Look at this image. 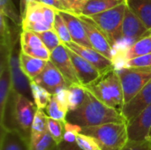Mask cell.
<instances>
[{
    "mask_svg": "<svg viewBox=\"0 0 151 150\" xmlns=\"http://www.w3.org/2000/svg\"><path fill=\"white\" fill-rule=\"evenodd\" d=\"M68 51L79 81L83 87H88L101 78L102 74L94 65H92L90 63H88L87 60H85L73 50L68 49Z\"/></svg>",
    "mask_w": 151,
    "mask_h": 150,
    "instance_id": "2e32d148",
    "label": "cell"
},
{
    "mask_svg": "<svg viewBox=\"0 0 151 150\" xmlns=\"http://www.w3.org/2000/svg\"><path fill=\"white\" fill-rule=\"evenodd\" d=\"M85 88L105 105L121 112L125 99L121 80L116 69L102 75L98 80Z\"/></svg>",
    "mask_w": 151,
    "mask_h": 150,
    "instance_id": "7a4b0ae2",
    "label": "cell"
},
{
    "mask_svg": "<svg viewBox=\"0 0 151 150\" xmlns=\"http://www.w3.org/2000/svg\"><path fill=\"white\" fill-rule=\"evenodd\" d=\"M29 140L19 130L10 128L1 131L0 150H28Z\"/></svg>",
    "mask_w": 151,
    "mask_h": 150,
    "instance_id": "d6986e66",
    "label": "cell"
},
{
    "mask_svg": "<svg viewBox=\"0 0 151 150\" xmlns=\"http://www.w3.org/2000/svg\"><path fill=\"white\" fill-rule=\"evenodd\" d=\"M51 150H58V146L54 147V148H53V149H51Z\"/></svg>",
    "mask_w": 151,
    "mask_h": 150,
    "instance_id": "ee69618b",
    "label": "cell"
},
{
    "mask_svg": "<svg viewBox=\"0 0 151 150\" xmlns=\"http://www.w3.org/2000/svg\"><path fill=\"white\" fill-rule=\"evenodd\" d=\"M53 30L56 32V34H58V36L59 37V39L63 44H66V43H69L72 42V37L70 35L67 26L58 11H57L56 16H55Z\"/></svg>",
    "mask_w": 151,
    "mask_h": 150,
    "instance_id": "4dcf8cb0",
    "label": "cell"
},
{
    "mask_svg": "<svg viewBox=\"0 0 151 150\" xmlns=\"http://www.w3.org/2000/svg\"><path fill=\"white\" fill-rule=\"evenodd\" d=\"M55 95L57 96L58 101L62 105V107L69 111V103H68V88H63L58 91Z\"/></svg>",
    "mask_w": 151,
    "mask_h": 150,
    "instance_id": "ab89813d",
    "label": "cell"
},
{
    "mask_svg": "<svg viewBox=\"0 0 151 150\" xmlns=\"http://www.w3.org/2000/svg\"><path fill=\"white\" fill-rule=\"evenodd\" d=\"M125 2L126 0H88L81 16L90 17L98 13H102Z\"/></svg>",
    "mask_w": 151,
    "mask_h": 150,
    "instance_id": "603a6c76",
    "label": "cell"
},
{
    "mask_svg": "<svg viewBox=\"0 0 151 150\" xmlns=\"http://www.w3.org/2000/svg\"><path fill=\"white\" fill-rule=\"evenodd\" d=\"M81 133V127L65 122V133H64V141L68 143H76V138L79 133Z\"/></svg>",
    "mask_w": 151,
    "mask_h": 150,
    "instance_id": "8d00e7d4",
    "label": "cell"
},
{
    "mask_svg": "<svg viewBox=\"0 0 151 150\" xmlns=\"http://www.w3.org/2000/svg\"><path fill=\"white\" fill-rule=\"evenodd\" d=\"M50 61L58 68L68 83L81 84L70 57L68 49L65 44H60L52 52H50Z\"/></svg>",
    "mask_w": 151,
    "mask_h": 150,
    "instance_id": "5bb4252c",
    "label": "cell"
},
{
    "mask_svg": "<svg viewBox=\"0 0 151 150\" xmlns=\"http://www.w3.org/2000/svg\"><path fill=\"white\" fill-rule=\"evenodd\" d=\"M79 18L81 19L84 25L91 47L107 58L115 62L114 48L111 46L105 34L88 18L84 16H79Z\"/></svg>",
    "mask_w": 151,
    "mask_h": 150,
    "instance_id": "9c48e42d",
    "label": "cell"
},
{
    "mask_svg": "<svg viewBox=\"0 0 151 150\" xmlns=\"http://www.w3.org/2000/svg\"><path fill=\"white\" fill-rule=\"evenodd\" d=\"M65 122L66 121H59L50 118H48L47 119V131L57 145L60 144L64 141Z\"/></svg>",
    "mask_w": 151,
    "mask_h": 150,
    "instance_id": "f1b7e54d",
    "label": "cell"
},
{
    "mask_svg": "<svg viewBox=\"0 0 151 150\" xmlns=\"http://www.w3.org/2000/svg\"><path fill=\"white\" fill-rule=\"evenodd\" d=\"M45 111H46L45 113L48 116V118L59 121H66V116L68 111L62 107V105L59 103L55 95H52V97L48 106L46 107Z\"/></svg>",
    "mask_w": 151,
    "mask_h": 150,
    "instance_id": "83f0119b",
    "label": "cell"
},
{
    "mask_svg": "<svg viewBox=\"0 0 151 150\" xmlns=\"http://www.w3.org/2000/svg\"><path fill=\"white\" fill-rule=\"evenodd\" d=\"M126 4L151 32V0H126Z\"/></svg>",
    "mask_w": 151,
    "mask_h": 150,
    "instance_id": "44dd1931",
    "label": "cell"
},
{
    "mask_svg": "<svg viewBox=\"0 0 151 150\" xmlns=\"http://www.w3.org/2000/svg\"><path fill=\"white\" fill-rule=\"evenodd\" d=\"M30 2H40V0H20L19 1V13L21 15V17L23 16L27 5L30 3Z\"/></svg>",
    "mask_w": 151,
    "mask_h": 150,
    "instance_id": "7bdbcfd3",
    "label": "cell"
},
{
    "mask_svg": "<svg viewBox=\"0 0 151 150\" xmlns=\"http://www.w3.org/2000/svg\"><path fill=\"white\" fill-rule=\"evenodd\" d=\"M12 93V79L9 68L8 56L1 53L0 62V128L1 131L6 130L5 116L9 102V96Z\"/></svg>",
    "mask_w": 151,
    "mask_h": 150,
    "instance_id": "8fae6325",
    "label": "cell"
},
{
    "mask_svg": "<svg viewBox=\"0 0 151 150\" xmlns=\"http://www.w3.org/2000/svg\"><path fill=\"white\" fill-rule=\"evenodd\" d=\"M32 81H35L51 95H55L58 91L63 88H68L70 83H68L58 68L49 60L43 71L35 77Z\"/></svg>",
    "mask_w": 151,
    "mask_h": 150,
    "instance_id": "7c38bea8",
    "label": "cell"
},
{
    "mask_svg": "<svg viewBox=\"0 0 151 150\" xmlns=\"http://www.w3.org/2000/svg\"><path fill=\"white\" fill-rule=\"evenodd\" d=\"M151 53V34L138 40L132 45L126 48L123 51L122 58L124 61L134 59Z\"/></svg>",
    "mask_w": 151,
    "mask_h": 150,
    "instance_id": "7402d4cb",
    "label": "cell"
},
{
    "mask_svg": "<svg viewBox=\"0 0 151 150\" xmlns=\"http://www.w3.org/2000/svg\"><path fill=\"white\" fill-rule=\"evenodd\" d=\"M122 150H151V141H129Z\"/></svg>",
    "mask_w": 151,
    "mask_h": 150,
    "instance_id": "f35d334b",
    "label": "cell"
},
{
    "mask_svg": "<svg viewBox=\"0 0 151 150\" xmlns=\"http://www.w3.org/2000/svg\"><path fill=\"white\" fill-rule=\"evenodd\" d=\"M150 140H151V133H150Z\"/></svg>",
    "mask_w": 151,
    "mask_h": 150,
    "instance_id": "f6af8a7d",
    "label": "cell"
},
{
    "mask_svg": "<svg viewBox=\"0 0 151 150\" xmlns=\"http://www.w3.org/2000/svg\"><path fill=\"white\" fill-rule=\"evenodd\" d=\"M88 0H61L65 12H69L77 17L82 14L83 8Z\"/></svg>",
    "mask_w": 151,
    "mask_h": 150,
    "instance_id": "836d02e7",
    "label": "cell"
},
{
    "mask_svg": "<svg viewBox=\"0 0 151 150\" xmlns=\"http://www.w3.org/2000/svg\"><path fill=\"white\" fill-rule=\"evenodd\" d=\"M47 62L48 61L32 57L25 54L21 50L19 52L20 68L30 80H33L43 71L47 65Z\"/></svg>",
    "mask_w": 151,
    "mask_h": 150,
    "instance_id": "ffe728a7",
    "label": "cell"
},
{
    "mask_svg": "<svg viewBox=\"0 0 151 150\" xmlns=\"http://www.w3.org/2000/svg\"><path fill=\"white\" fill-rule=\"evenodd\" d=\"M35 34L39 36L43 45L47 48V50L50 52H52L56 48H58L60 44H62L59 37L58 36V34L53 29L42 33H35Z\"/></svg>",
    "mask_w": 151,
    "mask_h": 150,
    "instance_id": "1f68e13d",
    "label": "cell"
},
{
    "mask_svg": "<svg viewBox=\"0 0 151 150\" xmlns=\"http://www.w3.org/2000/svg\"><path fill=\"white\" fill-rule=\"evenodd\" d=\"M31 87V93L33 97V102L35 104L37 110H44L48 106L52 95L47 91L45 88L35 83V81L30 82Z\"/></svg>",
    "mask_w": 151,
    "mask_h": 150,
    "instance_id": "cb8c5ba5",
    "label": "cell"
},
{
    "mask_svg": "<svg viewBox=\"0 0 151 150\" xmlns=\"http://www.w3.org/2000/svg\"><path fill=\"white\" fill-rule=\"evenodd\" d=\"M58 12L62 16L63 19L65 20L70 35L72 37V42L81 46L92 48L81 19L79 17L71 14L69 12H65V11H58Z\"/></svg>",
    "mask_w": 151,
    "mask_h": 150,
    "instance_id": "ac0fdd59",
    "label": "cell"
},
{
    "mask_svg": "<svg viewBox=\"0 0 151 150\" xmlns=\"http://www.w3.org/2000/svg\"><path fill=\"white\" fill-rule=\"evenodd\" d=\"M58 150H82L81 149L76 143H68L65 141H62L58 145Z\"/></svg>",
    "mask_w": 151,
    "mask_h": 150,
    "instance_id": "b9f144b4",
    "label": "cell"
},
{
    "mask_svg": "<svg viewBox=\"0 0 151 150\" xmlns=\"http://www.w3.org/2000/svg\"><path fill=\"white\" fill-rule=\"evenodd\" d=\"M87 89L81 84H71L68 88L69 111L78 109L83 103Z\"/></svg>",
    "mask_w": 151,
    "mask_h": 150,
    "instance_id": "d4e9b609",
    "label": "cell"
},
{
    "mask_svg": "<svg viewBox=\"0 0 151 150\" xmlns=\"http://www.w3.org/2000/svg\"><path fill=\"white\" fill-rule=\"evenodd\" d=\"M47 119L48 116L43 110H36L31 127L29 139L40 137L47 132Z\"/></svg>",
    "mask_w": 151,
    "mask_h": 150,
    "instance_id": "484cf974",
    "label": "cell"
},
{
    "mask_svg": "<svg viewBox=\"0 0 151 150\" xmlns=\"http://www.w3.org/2000/svg\"><path fill=\"white\" fill-rule=\"evenodd\" d=\"M151 32L127 7L125 11L121 28V40L134 43L138 40L150 34Z\"/></svg>",
    "mask_w": 151,
    "mask_h": 150,
    "instance_id": "9a60e30c",
    "label": "cell"
},
{
    "mask_svg": "<svg viewBox=\"0 0 151 150\" xmlns=\"http://www.w3.org/2000/svg\"><path fill=\"white\" fill-rule=\"evenodd\" d=\"M57 11L41 2H30L22 16L21 30L42 33L53 29Z\"/></svg>",
    "mask_w": 151,
    "mask_h": 150,
    "instance_id": "277c9868",
    "label": "cell"
},
{
    "mask_svg": "<svg viewBox=\"0 0 151 150\" xmlns=\"http://www.w3.org/2000/svg\"><path fill=\"white\" fill-rule=\"evenodd\" d=\"M0 13L12 20L17 27H21L22 17L12 3V0H0Z\"/></svg>",
    "mask_w": 151,
    "mask_h": 150,
    "instance_id": "4316f807",
    "label": "cell"
},
{
    "mask_svg": "<svg viewBox=\"0 0 151 150\" xmlns=\"http://www.w3.org/2000/svg\"><path fill=\"white\" fill-rule=\"evenodd\" d=\"M116 71L121 80L125 103L131 101L151 80V67H119Z\"/></svg>",
    "mask_w": 151,
    "mask_h": 150,
    "instance_id": "8992f818",
    "label": "cell"
},
{
    "mask_svg": "<svg viewBox=\"0 0 151 150\" xmlns=\"http://www.w3.org/2000/svg\"><path fill=\"white\" fill-rule=\"evenodd\" d=\"M58 146L48 131L37 138L29 139L28 150H51Z\"/></svg>",
    "mask_w": 151,
    "mask_h": 150,
    "instance_id": "f546056e",
    "label": "cell"
},
{
    "mask_svg": "<svg viewBox=\"0 0 151 150\" xmlns=\"http://www.w3.org/2000/svg\"><path fill=\"white\" fill-rule=\"evenodd\" d=\"M127 7L125 2L104 12L86 17L105 34L113 48L121 41V28Z\"/></svg>",
    "mask_w": 151,
    "mask_h": 150,
    "instance_id": "5b68a950",
    "label": "cell"
},
{
    "mask_svg": "<svg viewBox=\"0 0 151 150\" xmlns=\"http://www.w3.org/2000/svg\"><path fill=\"white\" fill-rule=\"evenodd\" d=\"M40 2L54 8L58 11H65L61 0H40Z\"/></svg>",
    "mask_w": 151,
    "mask_h": 150,
    "instance_id": "60d3db41",
    "label": "cell"
},
{
    "mask_svg": "<svg viewBox=\"0 0 151 150\" xmlns=\"http://www.w3.org/2000/svg\"><path fill=\"white\" fill-rule=\"evenodd\" d=\"M151 105V80L128 103H125L121 114L127 123Z\"/></svg>",
    "mask_w": 151,
    "mask_h": 150,
    "instance_id": "e0dca14e",
    "label": "cell"
},
{
    "mask_svg": "<svg viewBox=\"0 0 151 150\" xmlns=\"http://www.w3.org/2000/svg\"><path fill=\"white\" fill-rule=\"evenodd\" d=\"M125 67H129V68H142V67H151V53L139 57L134 59L127 60L124 62Z\"/></svg>",
    "mask_w": 151,
    "mask_h": 150,
    "instance_id": "74e56055",
    "label": "cell"
},
{
    "mask_svg": "<svg viewBox=\"0 0 151 150\" xmlns=\"http://www.w3.org/2000/svg\"><path fill=\"white\" fill-rule=\"evenodd\" d=\"M20 50L32 57L42 59L44 61H49L50 58V52L47 50L46 47L29 48V47H26V46H20Z\"/></svg>",
    "mask_w": 151,
    "mask_h": 150,
    "instance_id": "e575fe53",
    "label": "cell"
},
{
    "mask_svg": "<svg viewBox=\"0 0 151 150\" xmlns=\"http://www.w3.org/2000/svg\"><path fill=\"white\" fill-rule=\"evenodd\" d=\"M76 144L82 150H101L96 141L88 135L79 133L76 138Z\"/></svg>",
    "mask_w": 151,
    "mask_h": 150,
    "instance_id": "d590c367",
    "label": "cell"
},
{
    "mask_svg": "<svg viewBox=\"0 0 151 150\" xmlns=\"http://www.w3.org/2000/svg\"><path fill=\"white\" fill-rule=\"evenodd\" d=\"M20 46H26L29 48H42L45 47L39 38V36L33 32L21 30L19 34Z\"/></svg>",
    "mask_w": 151,
    "mask_h": 150,
    "instance_id": "d6a6232c",
    "label": "cell"
},
{
    "mask_svg": "<svg viewBox=\"0 0 151 150\" xmlns=\"http://www.w3.org/2000/svg\"><path fill=\"white\" fill-rule=\"evenodd\" d=\"M66 122L81 127L97 126L108 123H127L120 111L105 105L88 90L81 105L74 111H68Z\"/></svg>",
    "mask_w": 151,
    "mask_h": 150,
    "instance_id": "6da1fadb",
    "label": "cell"
},
{
    "mask_svg": "<svg viewBox=\"0 0 151 150\" xmlns=\"http://www.w3.org/2000/svg\"><path fill=\"white\" fill-rule=\"evenodd\" d=\"M12 95V116L13 121L16 125L14 129L19 130L26 138L29 140L31 133V127L34 121L35 114L37 110L35 104L32 100L26 96L14 93Z\"/></svg>",
    "mask_w": 151,
    "mask_h": 150,
    "instance_id": "52a82bcc",
    "label": "cell"
},
{
    "mask_svg": "<svg viewBox=\"0 0 151 150\" xmlns=\"http://www.w3.org/2000/svg\"><path fill=\"white\" fill-rule=\"evenodd\" d=\"M19 52L20 50L18 52L15 47L8 56L9 68L12 79V91L22 95L29 100H33L30 87L31 80L27 77V75L20 68Z\"/></svg>",
    "mask_w": 151,
    "mask_h": 150,
    "instance_id": "ba28073f",
    "label": "cell"
},
{
    "mask_svg": "<svg viewBox=\"0 0 151 150\" xmlns=\"http://www.w3.org/2000/svg\"><path fill=\"white\" fill-rule=\"evenodd\" d=\"M65 45L69 50H73L76 54L83 57L85 60H87L88 63H90L92 65H94L102 75L116 69V65L114 61L107 58L93 48L81 46L73 42Z\"/></svg>",
    "mask_w": 151,
    "mask_h": 150,
    "instance_id": "30bf717a",
    "label": "cell"
},
{
    "mask_svg": "<svg viewBox=\"0 0 151 150\" xmlns=\"http://www.w3.org/2000/svg\"><path fill=\"white\" fill-rule=\"evenodd\" d=\"M129 141L150 140L151 105L127 123Z\"/></svg>",
    "mask_w": 151,
    "mask_h": 150,
    "instance_id": "4fadbf2b",
    "label": "cell"
},
{
    "mask_svg": "<svg viewBox=\"0 0 151 150\" xmlns=\"http://www.w3.org/2000/svg\"><path fill=\"white\" fill-rule=\"evenodd\" d=\"M81 133L93 137L101 150H122L128 142L127 123L81 127Z\"/></svg>",
    "mask_w": 151,
    "mask_h": 150,
    "instance_id": "3957f363",
    "label": "cell"
}]
</instances>
